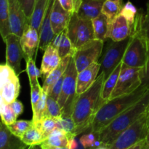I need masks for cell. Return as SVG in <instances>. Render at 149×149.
<instances>
[{
  "label": "cell",
  "instance_id": "29",
  "mask_svg": "<svg viewBox=\"0 0 149 149\" xmlns=\"http://www.w3.org/2000/svg\"><path fill=\"white\" fill-rule=\"evenodd\" d=\"M21 140L27 146H40L45 141L42 132L34 125L26 131Z\"/></svg>",
  "mask_w": 149,
  "mask_h": 149
},
{
  "label": "cell",
  "instance_id": "35",
  "mask_svg": "<svg viewBox=\"0 0 149 149\" xmlns=\"http://www.w3.org/2000/svg\"><path fill=\"white\" fill-rule=\"evenodd\" d=\"M0 113H1V122L6 125H10L17 121V115L12 109L10 104L0 100Z\"/></svg>",
  "mask_w": 149,
  "mask_h": 149
},
{
  "label": "cell",
  "instance_id": "32",
  "mask_svg": "<svg viewBox=\"0 0 149 149\" xmlns=\"http://www.w3.org/2000/svg\"><path fill=\"white\" fill-rule=\"evenodd\" d=\"M57 128L62 129L68 134L69 138L77 137V127L72 116H62L57 120Z\"/></svg>",
  "mask_w": 149,
  "mask_h": 149
},
{
  "label": "cell",
  "instance_id": "2",
  "mask_svg": "<svg viewBox=\"0 0 149 149\" xmlns=\"http://www.w3.org/2000/svg\"><path fill=\"white\" fill-rule=\"evenodd\" d=\"M148 88L149 84H142L132 93L119 96L104 103L96 113L90 128V132L97 135L115 118L140 100Z\"/></svg>",
  "mask_w": 149,
  "mask_h": 149
},
{
  "label": "cell",
  "instance_id": "53",
  "mask_svg": "<svg viewBox=\"0 0 149 149\" xmlns=\"http://www.w3.org/2000/svg\"><path fill=\"white\" fill-rule=\"evenodd\" d=\"M97 1H101V2H104V1H106V0H97Z\"/></svg>",
  "mask_w": 149,
  "mask_h": 149
},
{
  "label": "cell",
  "instance_id": "48",
  "mask_svg": "<svg viewBox=\"0 0 149 149\" xmlns=\"http://www.w3.org/2000/svg\"><path fill=\"white\" fill-rule=\"evenodd\" d=\"M67 148L68 149H77V148H78V143H77V140H76V137L71 138V139H69Z\"/></svg>",
  "mask_w": 149,
  "mask_h": 149
},
{
  "label": "cell",
  "instance_id": "31",
  "mask_svg": "<svg viewBox=\"0 0 149 149\" xmlns=\"http://www.w3.org/2000/svg\"><path fill=\"white\" fill-rule=\"evenodd\" d=\"M47 94L44 92L42 90V97L40 100L38 102L37 104L32 108L33 111V124H36L37 122H40L44 118H46V110H47Z\"/></svg>",
  "mask_w": 149,
  "mask_h": 149
},
{
  "label": "cell",
  "instance_id": "46",
  "mask_svg": "<svg viewBox=\"0 0 149 149\" xmlns=\"http://www.w3.org/2000/svg\"><path fill=\"white\" fill-rule=\"evenodd\" d=\"M127 149H146V140H143Z\"/></svg>",
  "mask_w": 149,
  "mask_h": 149
},
{
  "label": "cell",
  "instance_id": "13",
  "mask_svg": "<svg viewBox=\"0 0 149 149\" xmlns=\"http://www.w3.org/2000/svg\"><path fill=\"white\" fill-rule=\"evenodd\" d=\"M9 1V19L11 33L21 36L29 24V19L26 17L18 0Z\"/></svg>",
  "mask_w": 149,
  "mask_h": 149
},
{
  "label": "cell",
  "instance_id": "9",
  "mask_svg": "<svg viewBox=\"0 0 149 149\" xmlns=\"http://www.w3.org/2000/svg\"><path fill=\"white\" fill-rule=\"evenodd\" d=\"M20 84L18 75L7 63L0 65V100L10 104L20 94Z\"/></svg>",
  "mask_w": 149,
  "mask_h": 149
},
{
  "label": "cell",
  "instance_id": "22",
  "mask_svg": "<svg viewBox=\"0 0 149 149\" xmlns=\"http://www.w3.org/2000/svg\"><path fill=\"white\" fill-rule=\"evenodd\" d=\"M50 45L58 49L61 58H65L68 55H74L76 52V49L67 35L66 29L55 35Z\"/></svg>",
  "mask_w": 149,
  "mask_h": 149
},
{
  "label": "cell",
  "instance_id": "24",
  "mask_svg": "<svg viewBox=\"0 0 149 149\" xmlns=\"http://www.w3.org/2000/svg\"><path fill=\"white\" fill-rule=\"evenodd\" d=\"M122 65H123V63L122 61L116 67V68L112 71L109 77L105 80L103 89H102L101 95H100V102H101L102 106L110 100L112 93H113V90L116 85V83H117L118 78H119V74H120Z\"/></svg>",
  "mask_w": 149,
  "mask_h": 149
},
{
  "label": "cell",
  "instance_id": "21",
  "mask_svg": "<svg viewBox=\"0 0 149 149\" xmlns=\"http://www.w3.org/2000/svg\"><path fill=\"white\" fill-rule=\"evenodd\" d=\"M27 145L18 137L13 135L8 127L1 122L0 125V149H23Z\"/></svg>",
  "mask_w": 149,
  "mask_h": 149
},
{
  "label": "cell",
  "instance_id": "20",
  "mask_svg": "<svg viewBox=\"0 0 149 149\" xmlns=\"http://www.w3.org/2000/svg\"><path fill=\"white\" fill-rule=\"evenodd\" d=\"M72 55H68L65 56V58H62L61 63L58 65V66L56 68L53 70L46 79H45L44 81L43 86H42V90H44L46 94L49 95L52 91V88H53L54 85L55 83L58 81L60 78L65 74L66 68L68 67V63H69L70 59L72 57Z\"/></svg>",
  "mask_w": 149,
  "mask_h": 149
},
{
  "label": "cell",
  "instance_id": "44",
  "mask_svg": "<svg viewBox=\"0 0 149 149\" xmlns=\"http://www.w3.org/2000/svg\"><path fill=\"white\" fill-rule=\"evenodd\" d=\"M141 26H142V30L144 35L149 41V2L147 4L146 12L143 15Z\"/></svg>",
  "mask_w": 149,
  "mask_h": 149
},
{
  "label": "cell",
  "instance_id": "56",
  "mask_svg": "<svg viewBox=\"0 0 149 149\" xmlns=\"http://www.w3.org/2000/svg\"></svg>",
  "mask_w": 149,
  "mask_h": 149
},
{
  "label": "cell",
  "instance_id": "49",
  "mask_svg": "<svg viewBox=\"0 0 149 149\" xmlns=\"http://www.w3.org/2000/svg\"><path fill=\"white\" fill-rule=\"evenodd\" d=\"M23 149H40L39 146H27Z\"/></svg>",
  "mask_w": 149,
  "mask_h": 149
},
{
  "label": "cell",
  "instance_id": "23",
  "mask_svg": "<svg viewBox=\"0 0 149 149\" xmlns=\"http://www.w3.org/2000/svg\"><path fill=\"white\" fill-rule=\"evenodd\" d=\"M103 4L97 0H83L77 14L81 18L93 20L102 13Z\"/></svg>",
  "mask_w": 149,
  "mask_h": 149
},
{
  "label": "cell",
  "instance_id": "37",
  "mask_svg": "<svg viewBox=\"0 0 149 149\" xmlns=\"http://www.w3.org/2000/svg\"><path fill=\"white\" fill-rule=\"evenodd\" d=\"M26 72L29 79L30 87L39 84L38 77H39V71L35 64V61L33 58H29L26 60Z\"/></svg>",
  "mask_w": 149,
  "mask_h": 149
},
{
  "label": "cell",
  "instance_id": "55",
  "mask_svg": "<svg viewBox=\"0 0 149 149\" xmlns=\"http://www.w3.org/2000/svg\"><path fill=\"white\" fill-rule=\"evenodd\" d=\"M148 116H149V110L148 111Z\"/></svg>",
  "mask_w": 149,
  "mask_h": 149
},
{
  "label": "cell",
  "instance_id": "28",
  "mask_svg": "<svg viewBox=\"0 0 149 149\" xmlns=\"http://www.w3.org/2000/svg\"><path fill=\"white\" fill-rule=\"evenodd\" d=\"M0 33L3 40L11 33L9 19L8 0H0Z\"/></svg>",
  "mask_w": 149,
  "mask_h": 149
},
{
  "label": "cell",
  "instance_id": "45",
  "mask_svg": "<svg viewBox=\"0 0 149 149\" xmlns=\"http://www.w3.org/2000/svg\"><path fill=\"white\" fill-rule=\"evenodd\" d=\"M10 106H11L12 109L14 111V112L15 113V114L17 115V116L18 117L20 115L22 114V113L23 112V103L18 100L17 99L16 100L13 101V103H10Z\"/></svg>",
  "mask_w": 149,
  "mask_h": 149
},
{
  "label": "cell",
  "instance_id": "30",
  "mask_svg": "<svg viewBox=\"0 0 149 149\" xmlns=\"http://www.w3.org/2000/svg\"><path fill=\"white\" fill-rule=\"evenodd\" d=\"M123 4L112 0H106L103 2L102 13L107 17L109 23H111L113 19L120 14Z\"/></svg>",
  "mask_w": 149,
  "mask_h": 149
},
{
  "label": "cell",
  "instance_id": "15",
  "mask_svg": "<svg viewBox=\"0 0 149 149\" xmlns=\"http://www.w3.org/2000/svg\"><path fill=\"white\" fill-rule=\"evenodd\" d=\"M20 45L24 52V59L36 55L39 45V33L36 29L28 24L20 36Z\"/></svg>",
  "mask_w": 149,
  "mask_h": 149
},
{
  "label": "cell",
  "instance_id": "27",
  "mask_svg": "<svg viewBox=\"0 0 149 149\" xmlns=\"http://www.w3.org/2000/svg\"><path fill=\"white\" fill-rule=\"evenodd\" d=\"M69 136L62 129L55 128L42 143L54 147H68Z\"/></svg>",
  "mask_w": 149,
  "mask_h": 149
},
{
  "label": "cell",
  "instance_id": "26",
  "mask_svg": "<svg viewBox=\"0 0 149 149\" xmlns=\"http://www.w3.org/2000/svg\"><path fill=\"white\" fill-rule=\"evenodd\" d=\"M92 22H93L95 39L103 42L109 39L110 23L107 17L101 13L97 17L93 19Z\"/></svg>",
  "mask_w": 149,
  "mask_h": 149
},
{
  "label": "cell",
  "instance_id": "52",
  "mask_svg": "<svg viewBox=\"0 0 149 149\" xmlns=\"http://www.w3.org/2000/svg\"><path fill=\"white\" fill-rule=\"evenodd\" d=\"M112 1H116V2H119V3H120V4H123V1H122V0H112Z\"/></svg>",
  "mask_w": 149,
  "mask_h": 149
},
{
  "label": "cell",
  "instance_id": "14",
  "mask_svg": "<svg viewBox=\"0 0 149 149\" xmlns=\"http://www.w3.org/2000/svg\"><path fill=\"white\" fill-rule=\"evenodd\" d=\"M71 14L61 6L58 0H54L50 10V21L55 35L68 28Z\"/></svg>",
  "mask_w": 149,
  "mask_h": 149
},
{
  "label": "cell",
  "instance_id": "47",
  "mask_svg": "<svg viewBox=\"0 0 149 149\" xmlns=\"http://www.w3.org/2000/svg\"><path fill=\"white\" fill-rule=\"evenodd\" d=\"M143 84H149V58L147 62L146 66L144 70V77L143 79Z\"/></svg>",
  "mask_w": 149,
  "mask_h": 149
},
{
  "label": "cell",
  "instance_id": "33",
  "mask_svg": "<svg viewBox=\"0 0 149 149\" xmlns=\"http://www.w3.org/2000/svg\"><path fill=\"white\" fill-rule=\"evenodd\" d=\"M57 120L58 119L55 118L46 117L42 119L40 122L33 125L42 132L45 140H46L48 136L52 133V131L57 128Z\"/></svg>",
  "mask_w": 149,
  "mask_h": 149
},
{
  "label": "cell",
  "instance_id": "50",
  "mask_svg": "<svg viewBox=\"0 0 149 149\" xmlns=\"http://www.w3.org/2000/svg\"><path fill=\"white\" fill-rule=\"evenodd\" d=\"M146 140V149H149V132Z\"/></svg>",
  "mask_w": 149,
  "mask_h": 149
},
{
  "label": "cell",
  "instance_id": "36",
  "mask_svg": "<svg viewBox=\"0 0 149 149\" xmlns=\"http://www.w3.org/2000/svg\"><path fill=\"white\" fill-rule=\"evenodd\" d=\"M46 117L55 118V119L62 117V111L59 103L49 95H47V97Z\"/></svg>",
  "mask_w": 149,
  "mask_h": 149
},
{
  "label": "cell",
  "instance_id": "8",
  "mask_svg": "<svg viewBox=\"0 0 149 149\" xmlns=\"http://www.w3.org/2000/svg\"><path fill=\"white\" fill-rule=\"evenodd\" d=\"M66 32L76 49L95 39L92 20L81 18L77 13L71 15Z\"/></svg>",
  "mask_w": 149,
  "mask_h": 149
},
{
  "label": "cell",
  "instance_id": "11",
  "mask_svg": "<svg viewBox=\"0 0 149 149\" xmlns=\"http://www.w3.org/2000/svg\"><path fill=\"white\" fill-rule=\"evenodd\" d=\"M103 41L95 39L76 49L73 58L78 73L91 64L98 62L103 49Z\"/></svg>",
  "mask_w": 149,
  "mask_h": 149
},
{
  "label": "cell",
  "instance_id": "16",
  "mask_svg": "<svg viewBox=\"0 0 149 149\" xmlns=\"http://www.w3.org/2000/svg\"><path fill=\"white\" fill-rule=\"evenodd\" d=\"M100 63H94L78 73L77 81V95H81L88 90L95 81L100 74Z\"/></svg>",
  "mask_w": 149,
  "mask_h": 149
},
{
  "label": "cell",
  "instance_id": "17",
  "mask_svg": "<svg viewBox=\"0 0 149 149\" xmlns=\"http://www.w3.org/2000/svg\"><path fill=\"white\" fill-rule=\"evenodd\" d=\"M132 25L122 15L119 14L111 23L109 39L114 42H120L130 36Z\"/></svg>",
  "mask_w": 149,
  "mask_h": 149
},
{
  "label": "cell",
  "instance_id": "41",
  "mask_svg": "<svg viewBox=\"0 0 149 149\" xmlns=\"http://www.w3.org/2000/svg\"><path fill=\"white\" fill-rule=\"evenodd\" d=\"M42 94V87L40 84L31 87V103L32 108L34 107L40 100Z\"/></svg>",
  "mask_w": 149,
  "mask_h": 149
},
{
  "label": "cell",
  "instance_id": "19",
  "mask_svg": "<svg viewBox=\"0 0 149 149\" xmlns=\"http://www.w3.org/2000/svg\"><path fill=\"white\" fill-rule=\"evenodd\" d=\"M54 0H52L49 4L47 13L45 14V18L41 26L40 31H39V49L45 51L51 44L53 40L55 34L52 30V25L50 21V10L52 7V3Z\"/></svg>",
  "mask_w": 149,
  "mask_h": 149
},
{
  "label": "cell",
  "instance_id": "3",
  "mask_svg": "<svg viewBox=\"0 0 149 149\" xmlns=\"http://www.w3.org/2000/svg\"><path fill=\"white\" fill-rule=\"evenodd\" d=\"M149 110V88L140 100L115 118L97 134V139L103 146H110L121 133L136 122Z\"/></svg>",
  "mask_w": 149,
  "mask_h": 149
},
{
  "label": "cell",
  "instance_id": "5",
  "mask_svg": "<svg viewBox=\"0 0 149 149\" xmlns=\"http://www.w3.org/2000/svg\"><path fill=\"white\" fill-rule=\"evenodd\" d=\"M77 76L78 71L72 56L65 72L62 91L58 100L62 111V116H70L72 114L74 105L77 96Z\"/></svg>",
  "mask_w": 149,
  "mask_h": 149
},
{
  "label": "cell",
  "instance_id": "6",
  "mask_svg": "<svg viewBox=\"0 0 149 149\" xmlns=\"http://www.w3.org/2000/svg\"><path fill=\"white\" fill-rule=\"evenodd\" d=\"M148 132L149 116L148 112H146L121 133L108 147L109 149H127L146 139Z\"/></svg>",
  "mask_w": 149,
  "mask_h": 149
},
{
  "label": "cell",
  "instance_id": "4",
  "mask_svg": "<svg viewBox=\"0 0 149 149\" xmlns=\"http://www.w3.org/2000/svg\"><path fill=\"white\" fill-rule=\"evenodd\" d=\"M143 13L138 12L132 25L130 39L127 47L122 63L124 65L136 68L146 66L149 58V41L144 35L141 26Z\"/></svg>",
  "mask_w": 149,
  "mask_h": 149
},
{
  "label": "cell",
  "instance_id": "12",
  "mask_svg": "<svg viewBox=\"0 0 149 149\" xmlns=\"http://www.w3.org/2000/svg\"><path fill=\"white\" fill-rule=\"evenodd\" d=\"M6 44V63L13 68L17 75L22 72L20 63L24 52L20 45V37L11 33L4 40Z\"/></svg>",
  "mask_w": 149,
  "mask_h": 149
},
{
  "label": "cell",
  "instance_id": "38",
  "mask_svg": "<svg viewBox=\"0 0 149 149\" xmlns=\"http://www.w3.org/2000/svg\"><path fill=\"white\" fill-rule=\"evenodd\" d=\"M138 13V10L135 6L131 1H127L122 7L120 14L122 15L131 25H132L135 22Z\"/></svg>",
  "mask_w": 149,
  "mask_h": 149
},
{
  "label": "cell",
  "instance_id": "51",
  "mask_svg": "<svg viewBox=\"0 0 149 149\" xmlns=\"http://www.w3.org/2000/svg\"><path fill=\"white\" fill-rule=\"evenodd\" d=\"M96 149H109V147L106 146H101L100 147H97Z\"/></svg>",
  "mask_w": 149,
  "mask_h": 149
},
{
  "label": "cell",
  "instance_id": "39",
  "mask_svg": "<svg viewBox=\"0 0 149 149\" xmlns=\"http://www.w3.org/2000/svg\"><path fill=\"white\" fill-rule=\"evenodd\" d=\"M58 1L65 10L72 15L74 13H78L83 0H58Z\"/></svg>",
  "mask_w": 149,
  "mask_h": 149
},
{
  "label": "cell",
  "instance_id": "40",
  "mask_svg": "<svg viewBox=\"0 0 149 149\" xmlns=\"http://www.w3.org/2000/svg\"><path fill=\"white\" fill-rule=\"evenodd\" d=\"M97 140V135L93 132L82 135L80 138L79 142L84 149H88L95 147V143Z\"/></svg>",
  "mask_w": 149,
  "mask_h": 149
},
{
  "label": "cell",
  "instance_id": "10",
  "mask_svg": "<svg viewBox=\"0 0 149 149\" xmlns=\"http://www.w3.org/2000/svg\"><path fill=\"white\" fill-rule=\"evenodd\" d=\"M130 39V36L120 42H114L111 40V42L107 45L103 58L99 62L100 63V73L104 74L105 80L122 61Z\"/></svg>",
  "mask_w": 149,
  "mask_h": 149
},
{
  "label": "cell",
  "instance_id": "7",
  "mask_svg": "<svg viewBox=\"0 0 149 149\" xmlns=\"http://www.w3.org/2000/svg\"><path fill=\"white\" fill-rule=\"evenodd\" d=\"M144 70V68L130 67L123 64L110 100L129 94L138 89L143 84Z\"/></svg>",
  "mask_w": 149,
  "mask_h": 149
},
{
  "label": "cell",
  "instance_id": "1",
  "mask_svg": "<svg viewBox=\"0 0 149 149\" xmlns=\"http://www.w3.org/2000/svg\"><path fill=\"white\" fill-rule=\"evenodd\" d=\"M104 81V74L100 73L94 84L77 96L71 116L77 127V135L90 130L96 113L102 106L100 95Z\"/></svg>",
  "mask_w": 149,
  "mask_h": 149
},
{
  "label": "cell",
  "instance_id": "25",
  "mask_svg": "<svg viewBox=\"0 0 149 149\" xmlns=\"http://www.w3.org/2000/svg\"><path fill=\"white\" fill-rule=\"evenodd\" d=\"M51 1L52 0H36V1L33 13L29 20V24L36 29L39 33Z\"/></svg>",
  "mask_w": 149,
  "mask_h": 149
},
{
  "label": "cell",
  "instance_id": "43",
  "mask_svg": "<svg viewBox=\"0 0 149 149\" xmlns=\"http://www.w3.org/2000/svg\"><path fill=\"white\" fill-rule=\"evenodd\" d=\"M64 76H65V74H64L59 79H58V81H57L56 83H55V84L54 85L51 93L48 95L51 96L52 98H54L55 100H57V101H58V99H59L61 91H62V87H63V79H64Z\"/></svg>",
  "mask_w": 149,
  "mask_h": 149
},
{
  "label": "cell",
  "instance_id": "18",
  "mask_svg": "<svg viewBox=\"0 0 149 149\" xmlns=\"http://www.w3.org/2000/svg\"><path fill=\"white\" fill-rule=\"evenodd\" d=\"M61 57L58 50L55 49L52 45H49L45 50L42 65L40 68V73L45 79L61 63Z\"/></svg>",
  "mask_w": 149,
  "mask_h": 149
},
{
  "label": "cell",
  "instance_id": "34",
  "mask_svg": "<svg viewBox=\"0 0 149 149\" xmlns=\"http://www.w3.org/2000/svg\"><path fill=\"white\" fill-rule=\"evenodd\" d=\"M33 125V120H17L12 125L7 126L13 135L21 139L26 131L30 129Z\"/></svg>",
  "mask_w": 149,
  "mask_h": 149
},
{
  "label": "cell",
  "instance_id": "42",
  "mask_svg": "<svg viewBox=\"0 0 149 149\" xmlns=\"http://www.w3.org/2000/svg\"><path fill=\"white\" fill-rule=\"evenodd\" d=\"M27 18L30 19L34 9L36 0H18Z\"/></svg>",
  "mask_w": 149,
  "mask_h": 149
},
{
  "label": "cell",
  "instance_id": "54",
  "mask_svg": "<svg viewBox=\"0 0 149 149\" xmlns=\"http://www.w3.org/2000/svg\"><path fill=\"white\" fill-rule=\"evenodd\" d=\"M97 148V147H93V148H88V149H96Z\"/></svg>",
  "mask_w": 149,
  "mask_h": 149
}]
</instances>
